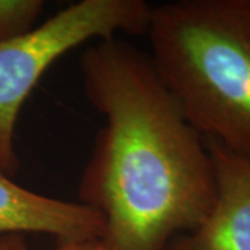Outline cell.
Masks as SVG:
<instances>
[{"instance_id": "cell-1", "label": "cell", "mask_w": 250, "mask_h": 250, "mask_svg": "<svg viewBox=\"0 0 250 250\" xmlns=\"http://www.w3.org/2000/svg\"><path fill=\"white\" fill-rule=\"evenodd\" d=\"M85 96L106 117L78 188L108 250H166L214 203L213 161L150 56L116 38L80 57Z\"/></svg>"}, {"instance_id": "cell-2", "label": "cell", "mask_w": 250, "mask_h": 250, "mask_svg": "<svg viewBox=\"0 0 250 250\" xmlns=\"http://www.w3.org/2000/svg\"><path fill=\"white\" fill-rule=\"evenodd\" d=\"M156 71L205 139L250 156V0H179L152 9Z\"/></svg>"}, {"instance_id": "cell-3", "label": "cell", "mask_w": 250, "mask_h": 250, "mask_svg": "<svg viewBox=\"0 0 250 250\" xmlns=\"http://www.w3.org/2000/svg\"><path fill=\"white\" fill-rule=\"evenodd\" d=\"M152 9L143 0H81L27 35L0 43V168L9 177L20 170L14 143L20 110L47 68L90 39L146 35Z\"/></svg>"}, {"instance_id": "cell-4", "label": "cell", "mask_w": 250, "mask_h": 250, "mask_svg": "<svg viewBox=\"0 0 250 250\" xmlns=\"http://www.w3.org/2000/svg\"><path fill=\"white\" fill-rule=\"evenodd\" d=\"M213 161L215 196L205 221L166 250H250V156L205 139Z\"/></svg>"}, {"instance_id": "cell-5", "label": "cell", "mask_w": 250, "mask_h": 250, "mask_svg": "<svg viewBox=\"0 0 250 250\" xmlns=\"http://www.w3.org/2000/svg\"><path fill=\"white\" fill-rule=\"evenodd\" d=\"M47 233L57 243L102 241L103 217L82 203L28 190L0 168V236Z\"/></svg>"}, {"instance_id": "cell-6", "label": "cell", "mask_w": 250, "mask_h": 250, "mask_svg": "<svg viewBox=\"0 0 250 250\" xmlns=\"http://www.w3.org/2000/svg\"><path fill=\"white\" fill-rule=\"evenodd\" d=\"M43 9L42 0H0V43L31 32Z\"/></svg>"}, {"instance_id": "cell-7", "label": "cell", "mask_w": 250, "mask_h": 250, "mask_svg": "<svg viewBox=\"0 0 250 250\" xmlns=\"http://www.w3.org/2000/svg\"><path fill=\"white\" fill-rule=\"evenodd\" d=\"M0 250H32L28 248L22 235H3L0 236ZM53 250H108L100 241L67 242L57 243Z\"/></svg>"}]
</instances>
